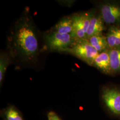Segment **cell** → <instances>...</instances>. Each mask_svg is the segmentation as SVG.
<instances>
[{
	"label": "cell",
	"mask_w": 120,
	"mask_h": 120,
	"mask_svg": "<svg viewBox=\"0 0 120 120\" xmlns=\"http://www.w3.org/2000/svg\"><path fill=\"white\" fill-rule=\"evenodd\" d=\"M8 47L13 58L27 62L34 61L36 58L38 52V40L27 8L13 26L8 37Z\"/></svg>",
	"instance_id": "1"
},
{
	"label": "cell",
	"mask_w": 120,
	"mask_h": 120,
	"mask_svg": "<svg viewBox=\"0 0 120 120\" xmlns=\"http://www.w3.org/2000/svg\"><path fill=\"white\" fill-rule=\"evenodd\" d=\"M100 101L104 110L109 116L120 120V84L109 82L101 86Z\"/></svg>",
	"instance_id": "2"
},
{
	"label": "cell",
	"mask_w": 120,
	"mask_h": 120,
	"mask_svg": "<svg viewBox=\"0 0 120 120\" xmlns=\"http://www.w3.org/2000/svg\"><path fill=\"white\" fill-rule=\"evenodd\" d=\"M91 2L98 9L108 27L120 25V0H97Z\"/></svg>",
	"instance_id": "3"
},
{
	"label": "cell",
	"mask_w": 120,
	"mask_h": 120,
	"mask_svg": "<svg viewBox=\"0 0 120 120\" xmlns=\"http://www.w3.org/2000/svg\"><path fill=\"white\" fill-rule=\"evenodd\" d=\"M65 52L75 56L90 66H92L95 59L99 54L87 39L76 40Z\"/></svg>",
	"instance_id": "4"
},
{
	"label": "cell",
	"mask_w": 120,
	"mask_h": 120,
	"mask_svg": "<svg viewBox=\"0 0 120 120\" xmlns=\"http://www.w3.org/2000/svg\"><path fill=\"white\" fill-rule=\"evenodd\" d=\"M43 38L46 47L52 51L65 52L76 40L71 34H62L50 30Z\"/></svg>",
	"instance_id": "5"
},
{
	"label": "cell",
	"mask_w": 120,
	"mask_h": 120,
	"mask_svg": "<svg viewBox=\"0 0 120 120\" xmlns=\"http://www.w3.org/2000/svg\"><path fill=\"white\" fill-rule=\"evenodd\" d=\"M73 31L71 35L76 40L86 39V35L90 25V11L73 13Z\"/></svg>",
	"instance_id": "6"
},
{
	"label": "cell",
	"mask_w": 120,
	"mask_h": 120,
	"mask_svg": "<svg viewBox=\"0 0 120 120\" xmlns=\"http://www.w3.org/2000/svg\"><path fill=\"white\" fill-rule=\"evenodd\" d=\"M89 11L90 21L86 39L95 35L103 34L104 32H106L108 28L98 9L94 8Z\"/></svg>",
	"instance_id": "7"
},
{
	"label": "cell",
	"mask_w": 120,
	"mask_h": 120,
	"mask_svg": "<svg viewBox=\"0 0 120 120\" xmlns=\"http://www.w3.org/2000/svg\"><path fill=\"white\" fill-rule=\"evenodd\" d=\"M92 67L105 75L112 77L109 49L99 53L95 59Z\"/></svg>",
	"instance_id": "8"
},
{
	"label": "cell",
	"mask_w": 120,
	"mask_h": 120,
	"mask_svg": "<svg viewBox=\"0 0 120 120\" xmlns=\"http://www.w3.org/2000/svg\"><path fill=\"white\" fill-rule=\"evenodd\" d=\"M109 49L120 46V25L108 27L105 34Z\"/></svg>",
	"instance_id": "9"
},
{
	"label": "cell",
	"mask_w": 120,
	"mask_h": 120,
	"mask_svg": "<svg viewBox=\"0 0 120 120\" xmlns=\"http://www.w3.org/2000/svg\"><path fill=\"white\" fill-rule=\"evenodd\" d=\"M49 30L62 34H71L73 31L72 15L63 17Z\"/></svg>",
	"instance_id": "10"
},
{
	"label": "cell",
	"mask_w": 120,
	"mask_h": 120,
	"mask_svg": "<svg viewBox=\"0 0 120 120\" xmlns=\"http://www.w3.org/2000/svg\"><path fill=\"white\" fill-rule=\"evenodd\" d=\"M87 39L99 53L109 49L106 38L104 34L95 35Z\"/></svg>",
	"instance_id": "11"
},
{
	"label": "cell",
	"mask_w": 120,
	"mask_h": 120,
	"mask_svg": "<svg viewBox=\"0 0 120 120\" xmlns=\"http://www.w3.org/2000/svg\"><path fill=\"white\" fill-rule=\"evenodd\" d=\"M2 120H24L21 112L13 105H9L0 111Z\"/></svg>",
	"instance_id": "12"
},
{
	"label": "cell",
	"mask_w": 120,
	"mask_h": 120,
	"mask_svg": "<svg viewBox=\"0 0 120 120\" xmlns=\"http://www.w3.org/2000/svg\"><path fill=\"white\" fill-rule=\"evenodd\" d=\"M112 77L120 75V46L109 49Z\"/></svg>",
	"instance_id": "13"
},
{
	"label": "cell",
	"mask_w": 120,
	"mask_h": 120,
	"mask_svg": "<svg viewBox=\"0 0 120 120\" xmlns=\"http://www.w3.org/2000/svg\"><path fill=\"white\" fill-rule=\"evenodd\" d=\"M9 58L7 54L1 52L0 56V85L2 84L5 73L9 63Z\"/></svg>",
	"instance_id": "14"
},
{
	"label": "cell",
	"mask_w": 120,
	"mask_h": 120,
	"mask_svg": "<svg viewBox=\"0 0 120 120\" xmlns=\"http://www.w3.org/2000/svg\"><path fill=\"white\" fill-rule=\"evenodd\" d=\"M48 120H62L55 112L50 111L48 113Z\"/></svg>",
	"instance_id": "15"
}]
</instances>
